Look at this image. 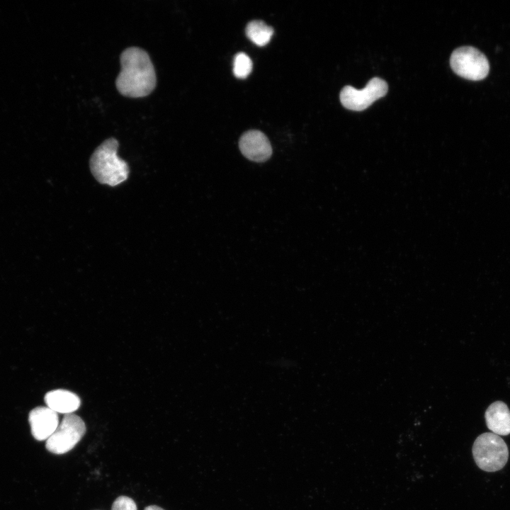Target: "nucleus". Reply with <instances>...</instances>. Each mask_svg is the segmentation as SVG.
Returning <instances> with one entry per match:
<instances>
[{"label":"nucleus","instance_id":"9b49d317","mask_svg":"<svg viewBox=\"0 0 510 510\" xmlns=\"http://www.w3.org/2000/svg\"><path fill=\"white\" fill-rule=\"evenodd\" d=\"M245 32L248 38L255 45L264 46L271 40L273 29L264 21L256 20L247 24Z\"/></svg>","mask_w":510,"mask_h":510},{"label":"nucleus","instance_id":"f03ea898","mask_svg":"<svg viewBox=\"0 0 510 510\" xmlns=\"http://www.w3.org/2000/svg\"><path fill=\"white\" fill-rule=\"evenodd\" d=\"M118 141L110 137L98 146L91 156L90 169L100 183L115 186L128 178L130 169L128 163L118 156Z\"/></svg>","mask_w":510,"mask_h":510},{"label":"nucleus","instance_id":"9d476101","mask_svg":"<svg viewBox=\"0 0 510 510\" xmlns=\"http://www.w3.org/2000/svg\"><path fill=\"white\" fill-rule=\"evenodd\" d=\"M45 402L47 407L57 414H64L74 413L81 405V400L76 394L63 389L48 392L45 395Z\"/></svg>","mask_w":510,"mask_h":510},{"label":"nucleus","instance_id":"7ed1b4c3","mask_svg":"<svg viewBox=\"0 0 510 510\" xmlns=\"http://www.w3.org/2000/svg\"><path fill=\"white\" fill-rule=\"evenodd\" d=\"M472 451L476 465L486 472H496L502 469L509 458L506 443L492 432L480 435L473 443Z\"/></svg>","mask_w":510,"mask_h":510},{"label":"nucleus","instance_id":"0eeeda50","mask_svg":"<svg viewBox=\"0 0 510 510\" xmlns=\"http://www.w3.org/2000/svg\"><path fill=\"white\" fill-rule=\"evenodd\" d=\"M239 147L248 159L264 162L272 154V147L268 137L261 131L251 130L244 132L239 139Z\"/></svg>","mask_w":510,"mask_h":510},{"label":"nucleus","instance_id":"6e6552de","mask_svg":"<svg viewBox=\"0 0 510 510\" xmlns=\"http://www.w3.org/2000/svg\"><path fill=\"white\" fill-rule=\"evenodd\" d=\"M28 421L32 436L37 441H47L60 424L58 414L47 406L32 409Z\"/></svg>","mask_w":510,"mask_h":510},{"label":"nucleus","instance_id":"4468645a","mask_svg":"<svg viewBox=\"0 0 510 510\" xmlns=\"http://www.w3.org/2000/svg\"><path fill=\"white\" fill-rule=\"evenodd\" d=\"M144 510H164V509L158 506L151 505V506H148L145 507Z\"/></svg>","mask_w":510,"mask_h":510},{"label":"nucleus","instance_id":"423d86ee","mask_svg":"<svg viewBox=\"0 0 510 510\" xmlns=\"http://www.w3.org/2000/svg\"><path fill=\"white\" fill-rule=\"evenodd\" d=\"M387 90L388 86L386 81L375 77L371 79L362 89H356L351 86H344L340 93V101L346 108L361 111L384 96Z\"/></svg>","mask_w":510,"mask_h":510},{"label":"nucleus","instance_id":"f8f14e48","mask_svg":"<svg viewBox=\"0 0 510 510\" xmlns=\"http://www.w3.org/2000/svg\"><path fill=\"white\" fill-rule=\"evenodd\" d=\"M252 70V62L244 52L237 53L233 62V73L237 78H246Z\"/></svg>","mask_w":510,"mask_h":510},{"label":"nucleus","instance_id":"ddd939ff","mask_svg":"<svg viewBox=\"0 0 510 510\" xmlns=\"http://www.w3.org/2000/svg\"><path fill=\"white\" fill-rule=\"evenodd\" d=\"M111 510H137V508L132 499L120 496L113 503Z\"/></svg>","mask_w":510,"mask_h":510},{"label":"nucleus","instance_id":"f257e3e1","mask_svg":"<svg viewBox=\"0 0 510 510\" xmlns=\"http://www.w3.org/2000/svg\"><path fill=\"white\" fill-rule=\"evenodd\" d=\"M121 70L116 79L118 91L123 96L140 98L155 88V70L147 52L137 47H128L120 57Z\"/></svg>","mask_w":510,"mask_h":510},{"label":"nucleus","instance_id":"39448f33","mask_svg":"<svg viewBox=\"0 0 510 510\" xmlns=\"http://www.w3.org/2000/svg\"><path fill=\"white\" fill-rule=\"evenodd\" d=\"M450 64L453 71L466 79H484L489 70V62L479 50L470 46L460 47L451 54Z\"/></svg>","mask_w":510,"mask_h":510},{"label":"nucleus","instance_id":"20e7f679","mask_svg":"<svg viewBox=\"0 0 510 510\" xmlns=\"http://www.w3.org/2000/svg\"><path fill=\"white\" fill-rule=\"evenodd\" d=\"M86 432V425L76 414H64L55 432L45 441L46 449L54 454H64L80 441Z\"/></svg>","mask_w":510,"mask_h":510},{"label":"nucleus","instance_id":"1a4fd4ad","mask_svg":"<svg viewBox=\"0 0 510 510\" xmlns=\"http://www.w3.org/2000/svg\"><path fill=\"white\" fill-rule=\"evenodd\" d=\"M487 428L498 436L510 434V410L502 401L492 403L484 414Z\"/></svg>","mask_w":510,"mask_h":510}]
</instances>
